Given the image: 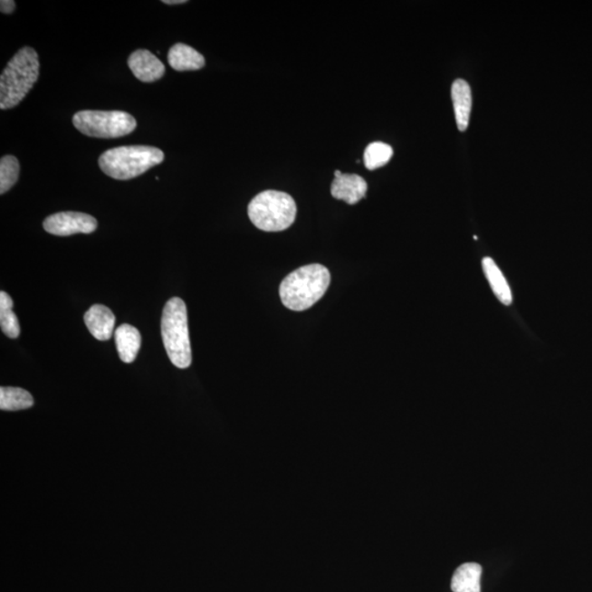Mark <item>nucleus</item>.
Wrapping results in <instances>:
<instances>
[{"instance_id":"obj_13","label":"nucleus","mask_w":592,"mask_h":592,"mask_svg":"<svg viewBox=\"0 0 592 592\" xmlns=\"http://www.w3.org/2000/svg\"><path fill=\"white\" fill-rule=\"evenodd\" d=\"M116 344L119 357L123 362L132 363L137 359L142 337L135 327L123 324L116 330Z\"/></svg>"},{"instance_id":"obj_8","label":"nucleus","mask_w":592,"mask_h":592,"mask_svg":"<svg viewBox=\"0 0 592 592\" xmlns=\"http://www.w3.org/2000/svg\"><path fill=\"white\" fill-rule=\"evenodd\" d=\"M367 191V181L361 176L342 174L340 170H336L335 180L331 185V196L335 199L345 201L350 205H357L366 196Z\"/></svg>"},{"instance_id":"obj_18","label":"nucleus","mask_w":592,"mask_h":592,"mask_svg":"<svg viewBox=\"0 0 592 592\" xmlns=\"http://www.w3.org/2000/svg\"><path fill=\"white\" fill-rule=\"evenodd\" d=\"M393 158V148L388 144L374 142L365 150V165L368 170H376L386 166Z\"/></svg>"},{"instance_id":"obj_1","label":"nucleus","mask_w":592,"mask_h":592,"mask_svg":"<svg viewBox=\"0 0 592 592\" xmlns=\"http://www.w3.org/2000/svg\"><path fill=\"white\" fill-rule=\"evenodd\" d=\"M330 284L329 269L321 264H309L295 270L280 285V298L285 308L302 311L323 298Z\"/></svg>"},{"instance_id":"obj_12","label":"nucleus","mask_w":592,"mask_h":592,"mask_svg":"<svg viewBox=\"0 0 592 592\" xmlns=\"http://www.w3.org/2000/svg\"><path fill=\"white\" fill-rule=\"evenodd\" d=\"M168 63L175 71H197L204 69L205 60L204 55L191 46L177 43L168 52Z\"/></svg>"},{"instance_id":"obj_6","label":"nucleus","mask_w":592,"mask_h":592,"mask_svg":"<svg viewBox=\"0 0 592 592\" xmlns=\"http://www.w3.org/2000/svg\"><path fill=\"white\" fill-rule=\"evenodd\" d=\"M72 124L87 137L117 138L134 132L138 122L124 111L82 110L72 117Z\"/></svg>"},{"instance_id":"obj_7","label":"nucleus","mask_w":592,"mask_h":592,"mask_svg":"<svg viewBox=\"0 0 592 592\" xmlns=\"http://www.w3.org/2000/svg\"><path fill=\"white\" fill-rule=\"evenodd\" d=\"M95 217L81 212H61L46 217L43 228L52 235L71 236L74 234H91L97 230Z\"/></svg>"},{"instance_id":"obj_21","label":"nucleus","mask_w":592,"mask_h":592,"mask_svg":"<svg viewBox=\"0 0 592 592\" xmlns=\"http://www.w3.org/2000/svg\"><path fill=\"white\" fill-rule=\"evenodd\" d=\"M166 5H181L186 4V0H164L163 2Z\"/></svg>"},{"instance_id":"obj_10","label":"nucleus","mask_w":592,"mask_h":592,"mask_svg":"<svg viewBox=\"0 0 592 592\" xmlns=\"http://www.w3.org/2000/svg\"><path fill=\"white\" fill-rule=\"evenodd\" d=\"M84 320L88 330L96 339L107 341L111 339L116 325V316L107 306L92 305L86 311Z\"/></svg>"},{"instance_id":"obj_2","label":"nucleus","mask_w":592,"mask_h":592,"mask_svg":"<svg viewBox=\"0 0 592 592\" xmlns=\"http://www.w3.org/2000/svg\"><path fill=\"white\" fill-rule=\"evenodd\" d=\"M40 76V61L36 51L29 46L20 49L0 76V109L18 106L33 90Z\"/></svg>"},{"instance_id":"obj_16","label":"nucleus","mask_w":592,"mask_h":592,"mask_svg":"<svg viewBox=\"0 0 592 592\" xmlns=\"http://www.w3.org/2000/svg\"><path fill=\"white\" fill-rule=\"evenodd\" d=\"M33 406V397L25 389L19 387L0 388V409L15 412Z\"/></svg>"},{"instance_id":"obj_17","label":"nucleus","mask_w":592,"mask_h":592,"mask_svg":"<svg viewBox=\"0 0 592 592\" xmlns=\"http://www.w3.org/2000/svg\"><path fill=\"white\" fill-rule=\"evenodd\" d=\"M14 301L10 296L2 291L0 292V326L5 335L9 339H18L20 335V325L17 316L13 311Z\"/></svg>"},{"instance_id":"obj_14","label":"nucleus","mask_w":592,"mask_h":592,"mask_svg":"<svg viewBox=\"0 0 592 592\" xmlns=\"http://www.w3.org/2000/svg\"><path fill=\"white\" fill-rule=\"evenodd\" d=\"M482 568L477 563H465L456 568L451 580L454 592H482Z\"/></svg>"},{"instance_id":"obj_5","label":"nucleus","mask_w":592,"mask_h":592,"mask_svg":"<svg viewBox=\"0 0 592 592\" xmlns=\"http://www.w3.org/2000/svg\"><path fill=\"white\" fill-rule=\"evenodd\" d=\"M295 201L282 191L267 190L254 196L248 205L253 224L263 232H282L296 219Z\"/></svg>"},{"instance_id":"obj_11","label":"nucleus","mask_w":592,"mask_h":592,"mask_svg":"<svg viewBox=\"0 0 592 592\" xmlns=\"http://www.w3.org/2000/svg\"><path fill=\"white\" fill-rule=\"evenodd\" d=\"M452 102H454L456 123L461 132L466 131L469 127L472 110L471 87L463 80L454 82L451 90Z\"/></svg>"},{"instance_id":"obj_19","label":"nucleus","mask_w":592,"mask_h":592,"mask_svg":"<svg viewBox=\"0 0 592 592\" xmlns=\"http://www.w3.org/2000/svg\"><path fill=\"white\" fill-rule=\"evenodd\" d=\"M20 174L18 159L12 155L0 160V194H6L17 183Z\"/></svg>"},{"instance_id":"obj_3","label":"nucleus","mask_w":592,"mask_h":592,"mask_svg":"<svg viewBox=\"0 0 592 592\" xmlns=\"http://www.w3.org/2000/svg\"><path fill=\"white\" fill-rule=\"evenodd\" d=\"M165 159L163 150L145 145L121 147L107 150L99 158V167L117 180L137 178Z\"/></svg>"},{"instance_id":"obj_20","label":"nucleus","mask_w":592,"mask_h":592,"mask_svg":"<svg viewBox=\"0 0 592 592\" xmlns=\"http://www.w3.org/2000/svg\"><path fill=\"white\" fill-rule=\"evenodd\" d=\"M14 9L15 3L13 0H2V3H0V10H2L3 14H13Z\"/></svg>"},{"instance_id":"obj_15","label":"nucleus","mask_w":592,"mask_h":592,"mask_svg":"<svg viewBox=\"0 0 592 592\" xmlns=\"http://www.w3.org/2000/svg\"><path fill=\"white\" fill-rule=\"evenodd\" d=\"M482 269H484V273L490 282L493 293L497 296V299L501 301L503 305H511L512 303V293L511 288L505 278V275L502 274L501 270L498 268L495 262L492 258H484L482 261Z\"/></svg>"},{"instance_id":"obj_9","label":"nucleus","mask_w":592,"mask_h":592,"mask_svg":"<svg viewBox=\"0 0 592 592\" xmlns=\"http://www.w3.org/2000/svg\"><path fill=\"white\" fill-rule=\"evenodd\" d=\"M129 70L138 81L143 82L158 81L165 74V65L148 50H138L129 55L128 60Z\"/></svg>"},{"instance_id":"obj_4","label":"nucleus","mask_w":592,"mask_h":592,"mask_svg":"<svg viewBox=\"0 0 592 592\" xmlns=\"http://www.w3.org/2000/svg\"><path fill=\"white\" fill-rule=\"evenodd\" d=\"M162 337L171 363L179 368H189L192 353L188 313L183 300L173 298L166 303L162 316Z\"/></svg>"}]
</instances>
